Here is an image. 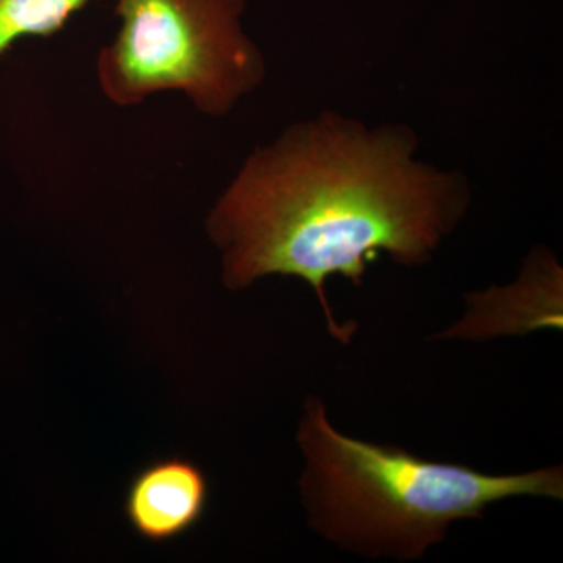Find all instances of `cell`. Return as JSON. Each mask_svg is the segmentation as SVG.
<instances>
[{"label":"cell","mask_w":563,"mask_h":563,"mask_svg":"<svg viewBox=\"0 0 563 563\" xmlns=\"http://www.w3.org/2000/svg\"><path fill=\"white\" fill-rule=\"evenodd\" d=\"M410 125H368L324 110L255 147L207 218L231 290L266 276L309 284L329 332L347 343L325 282L358 287L369 263L387 254L402 266L432 261L472 207L468 177L418 157Z\"/></svg>","instance_id":"obj_1"},{"label":"cell","mask_w":563,"mask_h":563,"mask_svg":"<svg viewBox=\"0 0 563 563\" xmlns=\"http://www.w3.org/2000/svg\"><path fill=\"white\" fill-rule=\"evenodd\" d=\"M298 442L310 526L363 558L415 561L442 542L454 521L479 520L493 504L563 498L561 466L493 476L459 463L424 461L336 431L318 398L307 399Z\"/></svg>","instance_id":"obj_2"},{"label":"cell","mask_w":563,"mask_h":563,"mask_svg":"<svg viewBox=\"0 0 563 563\" xmlns=\"http://www.w3.org/2000/svg\"><path fill=\"white\" fill-rule=\"evenodd\" d=\"M244 10L246 0H117L120 29L96 62L102 95L125 109L176 91L207 117H229L268 74Z\"/></svg>","instance_id":"obj_3"},{"label":"cell","mask_w":563,"mask_h":563,"mask_svg":"<svg viewBox=\"0 0 563 563\" xmlns=\"http://www.w3.org/2000/svg\"><path fill=\"white\" fill-rule=\"evenodd\" d=\"M210 501L206 473L181 457L158 459L129 484L124 514L133 531L147 542L165 543L199 525Z\"/></svg>","instance_id":"obj_4"},{"label":"cell","mask_w":563,"mask_h":563,"mask_svg":"<svg viewBox=\"0 0 563 563\" xmlns=\"http://www.w3.org/2000/svg\"><path fill=\"white\" fill-rule=\"evenodd\" d=\"M92 0H0V57L24 36L51 38Z\"/></svg>","instance_id":"obj_5"}]
</instances>
